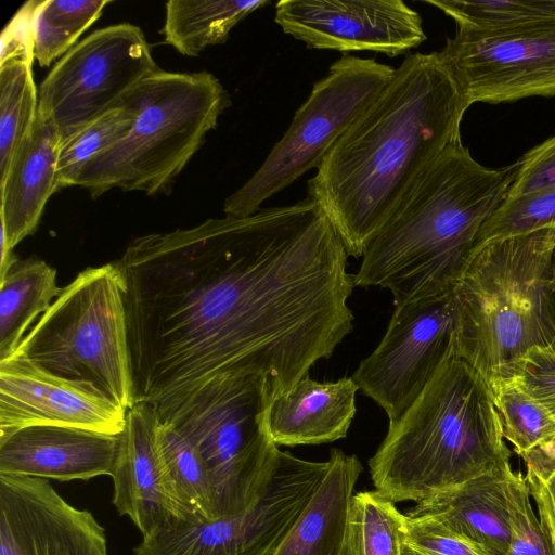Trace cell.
Here are the masks:
<instances>
[{"instance_id": "cell-21", "label": "cell", "mask_w": 555, "mask_h": 555, "mask_svg": "<svg viewBox=\"0 0 555 555\" xmlns=\"http://www.w3.org/2000/svg\"><path fill=\"white\" fill-rule=\"evenodd\" d=\"M358 385L352 377L320 383L308 376L275 395L267 426L276 446L320 444L346 437L356 414Z\"/></svg>"}, {"instance_id": "cell-6", "label": "cell", "mask_w": 555, "mask_h": 555, "mask_svg": "<svg viewBox=\"0 0 555 555\" xmlns=\"http://www.w3.org/2000/svg\"><path fill=\"white\" fill-rule=\"evenodd\" d=\"M118 104L137 114L130 133L88 162L75 182L93 198L113 188L147 195L166 190L216 128L230 99L219 79L206 70L159 69Z\"/></svg>"}, {"instance_id": "cell-18", "label": "cell", "mask_w": 555, "mask_h": 555, "mask_svg": "<svg viewBox=\"0 0 555 555\" xmlns=\"http://www.w3.org/2000/svg\"><path fill=\"white\" fill-rule=\"evenodd\" d=\"M158 425L156 410L149 403H134L127 410L111 476L114 506L119 515L130 517L142 537L181 520L157 450Z\"/></svg>"}, {"instance_id": "cell-27", "label": "cell", "mask_w": 555, "mask_h": 555, "mask_svg": "<svg viewBox=\"0 0 555 555\" xmlns=\"http://www.w3.org/2000/svg\"><path fill=\"white\" fill-rule=\"evenodd\" d=\"M108 0H40L35 14L34 59L48 67L66 54L102 14Z\"/></svg>"}, {"instance_id": "cell-12", "label": "cell", "mask_w": 555, "mask_h": 555, "mask_svg": "<svg viewBox=\"0 0 555 555\" xmlns=\"http://www.w3.org/2000/svg\"><path fill=\"white\" fill-rule=\"evenodd\" d=\"M439 54L468 106L555 96V18L493 30L456 27Z\"/></svg>"}, {"instance_id": "cell-22", "label": "cell", "mask_w": 555, "mask_h": 555, "mask_svg": "<svg viewBox=\"0 0 555 555\" xmlns=\"http://www.w3.org/2000/svg\"><path fill=\"white\" fill-rule=\"evenodd\" d=\"M320 486L273 555H343L349 539L359 459L332 449Z\"/></svg>"}, {"instance_id": "cell-31", "label": "cell", "mask_w": 555, "mask_h": 555, "mask_svg": "<svg viewBox=\"0 0 555 555\" xmlns=\"http://www.w3.org/2000/svg\"><path fill=\"white\" fill-rule=\"evenodd\" d=\"M450 16L457 28L493 30L555 18V0H424Z\"/></svg>"}, {"instance_id": "cell-8", "label": "cell", "mask_w": 555, "mask_h": 555, "mask_svg": "<svg viewBox=\"0 0 555 555\" xmlns=\"http://www.w3.org/2000/svg\"><path fill=\"white\" fill-rule=\"evenodd\" d=\"M272 398L263 375L230 373L158 416L201 454L214 494V520L249 509L276 468L281 450L267 426Z\"/></svg>"}, {"instance_id": "cell-5", "label": "cell", "mask_w": 555, "mask_h": 555, "mask_svg": "<svg viewBox=\"0 0 555 555\" xmlns=\"http://www.w3.org/2000/svg\"><path fill=\"white\" fill-rule=\"evenodd\" d=\"M454 353L490 389L535 347H555V227L475 248L453 291Z\"/></svg>"}, {"instance_id": "cell-32", "label": "cell", "mask_w": 555, "mask_h": 555, "mask_svg": "<svg viewBox=\"0 0 555 555\" xmlns=\"http://www.w3.org/2000/svg\"><path fill=\"white\" fill-rule=\"evenodd\" d=\"M555 227V185L506 197L481 227L477 245Z\"/></svg>"}, {"instance_id": "cell-33", "label": "cell", "mask_w": 555, "mask_h": 555, "mask_svg": "<svg viewBox=\"0 0 555 555\" xmlns=\"http://www.w3.org/2000/svg\"><path fill=\"white\" fill-rule=\"evenodd\" d=\"M401 548L402 555H488L477 544L440 521L408 515Z\"/></svg>"}, {"instance_id": "cell-25", "label": "cell", "mask_w": 555, "mask_h": 555, "mask_svg": "<svg viewBox=\"0 0 555 555\" xmlns=\"http://www.w3.org/2000/svg\"><path fill=\"white\" fill-rule=\"evenodd\" d=\"M156 442L167 490L181 520H214L209 474L196 448L173 427L160 421Z\"/></svg>"}, {"instance_id": "cell-2", "label": "cell", "mask_w": 555, "mask_h": 555, "mask_svg": "<svg viewBox=\"0 0 555 555\" xmlns=\"http://www.w3.org/2000/svg\"><path fill=\"white\" fill-rule=\"evenodd\" d=\"M439 52L409 54L308 180L347 255L358 258L417 177L461 140L468 109Z\"/></svg>"}, {"instance_id": "cell-38", "label": "cell", "mask_w": 555, "mask_h": 555, "mask_svg": "<svg viewBox=\"0 0 555 555\" xmlns=\"http://www.w3.org/2000/svg\"><path fill=\"white\" fill-rule=\"evenodd\" d=\"M39 2H26L7 24L0 40V65L13 60L34 63L35 14Z\"/></svg>"}, {"instance_id": "cell-20", "label": "cell", "mask_w": 555, "mask_h": 555, "mask_svg": "<svg viewBox=\"0 0 555 555\" xmlns=\"http://www.w3.org/2000/svg\"><path fill=\"white\" fill-rule=\"evenodd\" d=\"M61 145L54 124L37 114L31 132L0 180L1 234L11 248L36 231L48 199L57 192Z\"/></svg>"}, {"instance_id": "cell-39", "label": "cell", "mask_w": 555, "mask_h": 555, "mask_svg": "<svg viewBox=\"0 0 555 555\" xmlns=\"http://www.w3.org/2000/svg\"><path fill=\"white\" fill-rule=\"evenodd\" d=\"M343 555H350V551H349V539H348V544L343 553Z\"/></svg>"}, {"instance_id": "cell-24", "label": "cell", "mask_w": 555, "mask_h": 555, "mask_svg": "<svg viewBox=\"0 0 555 555\" xmlns=\"http://www.w3.org/2000/svg\"><path fill=\"white\" fill-rule=\"evenodd\" d=\"M269 0H170L166 3L165 42L186 56L222 43L231 29Z\"/></svg>"}, {"instance_id": "cell-7", "label": "cell", "mask_w": 555, "mask_h": 555, "mask_svg": "<svg viewBox=\"0 0 555 555\" xmlns=\"http://www.w3.org/2000/svg\"><path fill=\"white\" fill-rule=\"evenodd\" d=\"M10 358L131 408L125 279L117 262L87 268L63 287Z\"/></svg>"}, {"instance_id": "cell-37", "label": "cell", "mask_w": 555, "mask_h": 555, "mask_svg": "<svg viewBox=\"0 0 555 555\" xmlns=\"http://www.w3.org/2000/svg\"><path fill=\"white\" fill-rule=\"evenodd\" d=\"M506 197L555 185V134L526 152Z\"/></svg>"}, {"instance_id": "cell-19", "label": "cell", "mask_w": 555, "mask_h": 555, "mask_svg": "<svg viewBox=\"0 0 555 555\" xmlns=\"http://www.w3.org/2000/svg\"><path fill=\"white\" fill-rule=\"evenodd\" d=\"M524 475L511 462L420 501L406 515L433 518L481 547L505 555L516 488Z\"/></svg>"}, {"instance_id": "cell-15", "label": "cell", "mask_w": 555, "mask_h": 555, "mask_svg": "<svg viewBox=\"0 0 555 555\" xmlns=\"http://www.w3.org/2000/svg\"><path fill=\"white\" fill-rule=\"evenodd\" d=\"M0 555H108L107 539L48 479L0 475Z\"/></svg>"}, {"instance_id": "cell-34", "label": "cell", "mask_w": 555, "mask_h": 555, "mask_svg": "<svg viewBox=\"0 0 555 555\" xmlns=\"http://www.w3.org/2000/svg\"><path fill=\"white\" fill-rule=\"evenodd\" d=\"M525 480L535 502L540 524L555 550V440L521 456Z\"/></svg>"}, {"instance_id": "cell-29", "label": "cell", "mask_w": 555, "mask_h": 555, "mask_svg": "<svg viewBox=\"0 0 555 555\" xmlns=\"http://www.w3.org/2000/svg\"><path fill=\"white\" fill-rule=\"evenodd\" d=\"M502 433L521 457L555 440V420L514 379L491 389Z\"/></svg>"}, {"instance_id": "cell-23", "label": "cell", "mask_w": 555, "mask_h": 555, "mask_svg": "<svg viewBox=\"0 0 555 555\" xmlns=\"http://www.w3.org/2000/svg\"><path fill=\"white\" fill-rule=\"evenodd\" d=\"M61 291L55 269L41 259L17 260L11 267L0 283V362L14 353L27 328Z\"/></svg>"}, {"instance_id": "cell-4", "label": "cell", "mask_w": 555, "mask_h": 555, "mask_svg": "<svg viewBox=\"0 0 555 555\" xmlns=\"http://www.w3.org/2000/svg\"><path fill=\"white\" fill-rule=\"evenodd\" d=\"M492 391L450 356L369 460L375 490L398 503L423 501L511 462Z\"/></svg>"}, {"instance_id": "cell-1", "label": "cell", "mask_w": 555, "mask_h": 555, "mask_svg": "<svg viewBox=\"0 0 555 555\" xmlns=\"http://www.w3.org/2000/svg\"><path fill=\"white\" fill-rule=\"evenodd\" d=\"M347 258L308 197L134 238L116 260L133 404L159 416L230 373L263 375L273 397L289 390L352 331Z\"/></svg>"}, {"instance_id": "cell-30", "label": "cell", "mask_w": 555, "mask_h": 555, "mask_svg": "<svg viewBox=\"0 0 555 555\" xmlns=\"http://www.w3.org/2000/svg\"><path fill=\"white\" fill-rule=\"evenodd\" d=\"M135 118L134 109L118 104L64 142L57 160V191L75 185L86 164L124 140Z\"/></svg>"}, {"instance_id": "cell-28", "label": "cell", "mask_w": 555, "mask_h": 555, "mask_svg": "<svg viewBox=\"0 0 555 555\" xmlns=\"http://www.w3.org/2000/svg\"><path fill=\"white\" fill-rule=\"evenodd\" d=\"M406 515L376 490L354 493L349 521L350 555H402Z\"/></svg>"}, {"instance_id": "cell-17", "label": "cell", "mask_w": 555, "mask_h": 555, "mask_svg": "<svg viewBox=\"0 0 555 555\" xmlns=\"http://www.w3.org/2000/svg\"><path fill=\"white\" fill-rule=\"evenodd\" d=\"M119 435L59 425L26 426L0 436V475L60 481L112 476Z\"/></svg>"}, {"instance_id": "cell-36", "label": "cell", "mask_w": 555, "mask_h": 555, "mask_svg": "<svg viewBox=\"0 0 555 555\" xmlns=\"http://www.w3.org/2000/svg\"><path fill=\"white\" fill-rule=\"evenodd\" d=\"M511 379L555 420V347H535L516 363Z\"/></svg>"}, {"instance_id": "cell-14", "label": "cell", "mask_w": 555, "mask_h": 555, "mask_svg": "<svg viewBox=\"0 0 555 555\" xmlns=\"http://www.w3.org/2000/svg\"><path fill=\"white\" fill-rule=\"evenodd\" d=\"M274 21L313 49L393 57L426 40L421 15L401 0H281Z\"/></svg>"}, {"instance_id": "cell-13", "label": "cell", "mask_w": 555, "mask_h": 555, "mask_svg": "<svg viewBox=\"0 0 555 555\" xmlns=\"http://www.w3.org/2000/svg\"><path fill=\"white\" fill-rule=\"evenodd\" d=\"M453 293L397 305L377 347L352 379L396 424L454 353Z\"/></svg>"}, {"instance_id": "cell-3", "label": "cell", "mask_w": 555, "mask_h": 555, "mask_svg": "<svg viewBox=\"0 0 555 555\" xmlns=\"http://www.w3.org/2000/svg\"><path fill=\"white\" fill-rule=\"evenodd\" d=\"M517 167L487 168L461 140L447 146L366 247L356 286L387 288L395 306L452 294Z\"/></svg>"}, {"instance_id": "cell-16", "label": "cell", "mask_w": 555, "mask_h": 555, "mask_svg": "<svg viewBox=\"0 0 555 555\" xmlns=\"http://www.w3.org/2000/svg\"><path fill=\"white\" fill-rule=\"evenodd\" d=\"M127 410L78 384L14 358L0 362V436L34 425L119 435Z\"/></svg>"}, {"instance_id": "cell-11", "label": "cell", "mask_w": 555, "mask_h": 555, "mask_svg": "<svg viewBox=\"0 0 555 555\" xmlns=\"http://www.w3.org/2000/svg\"><path fill=\"white\" fill-rule=\"evenodd\" d=\"M325 462L281 451L259 500L246 512L209 521L177 520L142 537L134 555H273L320 486Z\"/></svg>"}, {"instance_id": "cell-35", "label": "cell", "mask_w": 555, "mask_h": 555, "mask_svg": "<svg viewBox=\"0 0 555 555\" xmlns=\"http://www.w3.org/2000/svg\"><path fill=\"white\" fill-rule=\"evenodd\" d=\"M505 555H555L554 546L534 512L525 476L514 495L511 539Z\"/></svg>"}, {"instance_id": "cell-9", "label": "cell", "mask_w": 555, "mask_h": 555, "mask_svg": "<svg viewBox=\"0 0 555 555\" xmlns=\"http://www.w3.org/2000/svg\"><path fill=\"white\" fill-rule=\"evenodd\" d=\"M396 68L374 59L344 55L318 80L262 165L228 196L223 212L248 217L312 168L391 80Z\"/></svg>"}, {"instance_id": "cell-10", "label": "cell", "mask_w": 555, "mask_h": 555, "mask_svg": "<svg viewBox=\"0 0 555 555\" xmlns=\"http://www.w3.org/2000/svg\"><path fill=\"white\" fill-rule=\"evenodd\" d=\"M159 69L140 27L120 23L100 28L46 76L38 90V115L54 124L63 144Z\"/></svg>"}, {"instance_id": "cell-26", "label": "cell", "mask_w": 555, "mask_h": 555, "mask_svg": "<svg viewBox=\"0 0 555 555\" xmlns=\"http://www.w3.org/2000/svg\"><path fill=\"white\" fill-rule=\"evenodd\" d=\"M31 66L21 60L0 65V180L37 118L38 91Z\"/></svg>"}]
</instances>
